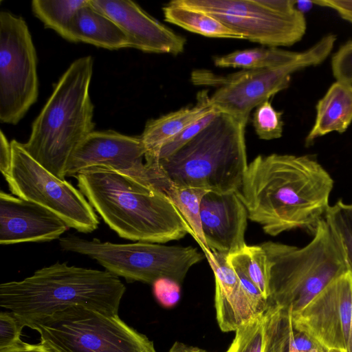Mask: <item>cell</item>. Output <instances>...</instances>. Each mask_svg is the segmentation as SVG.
Here are the masks:
<instances>
[{"label": "cell", "mask_w": 352, "mask_h": 352, "mask_svg": "<svg viewBox=\"0 0 352 352\" xmlns=\"http://www.w3.org/2000/svg\"><path fill=\"white\" fill-rule=\"evenodd\" d=\"M333 180L311 155H258L235 192L248 219L272 236L303 229L314 233L329 206Z\"/></svg>", "instance_id": "cell-1"}, {"label": "cell", "mask_w": 352, "mask_h": 352, "mask_svg": "<svg viewBox=\"0 0 352 352\" xmlns=\"http://www.w3.org/2000/svg\"><path fill=\"white\" fill-rule=\"evenodd\" d=\"M104 223L123 239L165 243L194 233L166 193L129 173L93 166L75 177Z\"/></svg>", "instance_id": "cell-2"}, {"label": "cell", "mask_w": 352, "mask_h": 352, "mask_svg": "<svg viewBox=\"0 0 352 352\" xmlns=\"http://www.w3.org/2000/svg\"><path fill=\"white\" fill-rule=\"evenodd\" d=\"M126 287L107 270L55 263L0 285V306L25 325L74 306L118 314Z\"/></svg>", "instance_id": "cell-3"}, {"label": "cell", "mask_w": 352, "mask_h": 352, "mask_svg": "<svg viewBox=\"0 0 352 352\" xmlns=\"http://www.w3.org/2000/svg\"><path fill=\"white\" fill-rule=\"evenodd\" d=\"M94 60L80 57L69 66L32 125L25 150L50 173L65 179L74 149L95 127L89 94Z\"/></svg>", "instance_id": "cell-4"}, {"label": "cell", "mask_w": 352, "mask_h": 352, "mask_svg": "<svg viewBox=\"0 0 352 352\" xmlns=\"http://www.w3.org/2000/svg\"><path fill=\"white\" fill-rule=\"evenodd\" d=\"M245 126L236 118L219 112L174 153L146 163L177 186L219 194L236 192L248 167Z\"/></svg>", "instance_id": "cell-5"}, {"label": "cell", "mask_w": 352, "mask_h": 352, "mask_svg": "<svg viewBox=\"0 0 352 352\" xmlns=\"http://www.w3.org/2000/svg\"><path fill=\"white\" fill-rule=\"evenodd\" d=\"M268 305L295 314L329 283L349 272L341 243L326 220L318 224L311 241L299 248L267 241Z\"/></svg>", "instance_id": "cell-6"}, {"label": "cell", "mask_w": 352, "mask_h": 352, "mask_svg": "<svg viewBox=\"0 0 352 352\" xmlns=\"http://www.w3.org/2000/svg\"><path fill=\"white\" fill-rule=\"evenodd\" d=\"M58 241L63 250L87 256L118 277L151 285L161 278L180 285L191 267L205 257L192 246L141 241L115 243L96 238L87 240L74 234Z\"/></svg>", "instance_id": "cell-7"}, {"label": "cell", "mask_w": 352, "mask_h": 352, "mask_svg": "<svg viewBox=\"0 0 352 352\" xmlns=\"http://www.w3.org/2000/svg\"><path fill=\"white\" fill-rule=\"evenodd\" d=\"M336 39L335 34H328L311 47L300 52L295 59L279 67L243 69L223 76L196 70L191 74V81L196 85L217 87L210 96L212 107L247 124L254 108L289 87L294 73L324 62Z\"/></svg>", "instance_id": "cell-8"}, {"label": "cell", "mask_w": 352, "mask_h": 352, "mask_svg": "<svg viewBox=\"0 0 352 352\" xmlns=\"http://www.w3.org/2000/svg\"><path fill=\"white\" fill-rule=\"evenodd\" d=\"M50 352H157L153 341L109 314L81 306L60 311L28 326Z\"/></svg>", "instance_id": "cell-9"}, {"label": "cell", "mask_w": 352, "mask_h": 352, "mask_svg": "<svg viewBox=\"0 0 352 352\" xmlns=\"http://www.w3.org/2000/svg\"><path fill=\"white\" fill-rule=\"evenodd\" d=\"M209 14L243 36L267 47H288L307 30L303 12L292 0H175Z\"/></svg>", "instance_id": "cell-10"}, {"label": "cell", "mask_w": 352, "mask_h": 352, "mask_svg": "<svg viewBox=\"0 0 352 352\" xmlns=\"http://www.w3.org/2000/svg\"><path fill=\"white\" fill-rule=\"evenodd\" d=\"M10 143L11 164L3 177L11 192L47 209L79 232L96 230L100 223L98 217L80 190L43 167L22 143L16 140Z\"/></svg>", "instance_id": "cell-11"}, {"label": "cell", "mask_w": 352, "mask_h": 352, "mask_svg": "<svg viewBox=\"0 0 352 352\" xmlns=\"http://www.w3.org/2000/svg\"><path fill=\"white\" fill-rule=\"evenodd\" d=\"M38 96L37 55L25 21L0 12V121L16 124Z\"/></svg>", "instance_id": "cell-12"}, {"label": "cell", "mask_w": 352, "mask_h": 352, "mask_svg": "<svg viewBox=\"0 0 352 352\" xmlns=\"http://www.w3.org/2000/svg\"><path fill=\"white\" fill-rule=\"evenodd\" d=\"M294 328L305 332L327 351L352 349V274L329 283L302 310L291 315Z\"/></svg>", "instance_id": "cell-13"}, {"label": "cell", "mask_w": 352, "mask_h": 352, "mask_svg": "<svg viewBox=\"0 0 352 352\" xmlns=\"http://www.w3.org/2000/svg\"><path fill=\"white\" fill-rule=\"evenodd\" d=\"M146 149L140 136L113 130L93 131L72 153L65 177H75L93 166H104L129 173L154 186L155 175L145 161Z\"/></svg>", "instance_id": "cell-14"}, {"label": "cell", "mask_w": 352, "mask_h": 352, "mask_svg": "<svg viewBox=\"0 0 352 352\" xmlns=\"http://www.w3.org/2000/svg\"><path fill=\"white\" fill-rule=\"evenodd\" d=\"M90 5L111 19L126 34L130 47L148 53L178 55L186 38L129 0H89Z\"/></svg>", "instance_id": "cell-15"}, {"label": "cell", "mask_w": 352, "mask_h": 352, "mask_svg": "<svg viewBox=\"0 0 352 352\" xmlns=\"http://www.w3.org/2000/svg\"><path fill=\"white\" fill-rule=\"evenodd\" d=\"M68 228L47 209L1 190V245L52 241L59 239Z\"/></svg>", "instance_id": "cell-16"}, {"label": "cell", "mask_w": 352, "mask_h": 352, "mask_svg": "<svg viewBox=\"0 0 352 352\" xmlns=\"http://www.w3.org/2000/svg\"><path fill=\"white\" fill-rule=\"evenodd\" d=\"M200 215L204 238L210 250L229 255L247 245L245 233L248 214L235 192H208L201 202Z\"/></svg>", "instance_id": "cell-17"}, {"label": "cell", "mask_w": 352, "mask_h": 352, "mask_svg": "<svg viewBox=\"0 0 352 352\" xmlns=\"http://www.w3.org/2000/svg\"><path fill=\"white\" fill-rule=\"evenodd\" d=\"M214 275L216 318L223 332L236 331L259 314L246 294L228 255L212 250L204 253Z\"/></svg>", "instance_id": "cell-18"}, {"label": "cell", "mask_w": 352, "mask_h": 352, "mask_svg": "<svg viewBox=\"0 0 352 352\" xmlns=\"http://www.w3.org/2000/svg\"><path fill=\"white\" fill-rule=\"evenodd\" d=\"M210 96L208 90H202L197 94L194 105H188L148 120L140 135L146 149L145 159L155 156L166 142L191 124L215 110L210 104Z\"/></svg>", "instance_id": "cell-19"}, {"label": "cell", "mask_w": 352, "mask_h": 352, "mask_svg": "<svg viewBox=\"0 0 352 352\" xmlns=\"http://www.w3.org/2000/svg\"><path fill=\"white\" fill-rule=\"evenodd\" d=\"M316 109L314 124L305 138L307 146L318 138L347 130L352 122V85L336 80L318 100Z\"/></svg>", "instance_id": "cell-20"}, {"label": "cell", "mask_w": 352, "mask_h": 352, "mask_svg": "<svg viewBox=\"0 0 352 352\" xmlns=\"http://www.w3.org/2000/svg\"><path fill=\"white\" fill-rule=\"evenodd\" d=\"M68 41L110 50L130 47L124 32L107 16L89 3L80 8L70 25Z\"/></svg>", "instance_id": "cell-21"}, {"label": "cell", "mask_w": 352, "mask_h": 352, "mask_svg": "<svg viewBox=\"0 0 352 352\" xmlns=\"http://www.w3.org/2000/svg\"><path fill=\"white\" fill-rule=\"evenodd\" d=\"M166 21L204 36L243 39L213 16L172 1L162 8Z\"/></svg>", "instance_id": "cell-22"}, {"label": "cell", "mask_w": 352, "mask_h": 352, "mask_svg": "<svg viewBox=\"0 0 352 352\" xmlns=\"http://www.w3.org/2000/svg\"><path fill=\"white\" fill-rule=\"evenodd\" d=\"M299 54L278 47H256L234 51L232 53L216 56L214 64L219 67H240L244 69H261L285 65Z\"/></svg>", "instance_id": "cell-23"}, {"label": "cell", "mask_w": 352, "mask_h": 352, "mask_svg": "<svg viewBox=\"0 0 352 352\" xmlns=\"http://www.w3.org/2000/svg\"><path fill=\"white\" fill-rule=\"evenodd\" d=\"M160 189L179 210L194 233V239L203 252L210 250L206 242L201 221V202L208 192L204 189L177 186L163 177Z\"/></svg>", "instance_id": "cell-24"}, {"label": "cell", "mask_w": 352, "mask_h": 352, "mask_svg": "<svg viewBox=\"0 0 352 352\" xmlns=\"http://www.w3.org/2000/svg\"><path fill=\"white\" fill-rule=\"evenodd\" d=\"M89 0H33L32 10L44 25L68 41L72 20Z\"/></svg>", "instance_id": "cell-25"}, {"label": "cell", "mask_w": 352, "mask_h": 352, "mask_svg": "<svg viewBox=\"0 0 352 352\" xmlns=\"http://www.w3.org/2000/svg\"><path fill=\"white\" fill-rule=\"evenodd\" d=\"M227 258L232 265L239 267L248 276L268 300L269 268L267 254L262 246L247 245Z\"/></svg>", "instance_id": "cell-26"}, {"label": "cell", "mask_w": 352, "mask_h": 352, "mask_svg": "<svg viewBox=\"0 0 352 352\" xmlns=\"http://www.w3.org/2000/svg\"><path fill=\"white\" fill-rule=\"evenodd\" d=\"M324 218L339 239L352 274V204L339 200L328 208Z\"/></svg>", "instance_id": "cell-27"}, {"label": "cell", "mask_w": 352, "mask_h": 352, "mask_svg": "<svg viewBox=\"0 0 352 352\" xmlns=\"http://www.w3.org/2000/svg\"><path fill=\"white\" fill-rule=\"evenodd\" d=\"M267 335L264 352H289L291 315L270 305L266 310Z\"/></svg>", "instance_id": "cell-28"}, {"label": "cell", "mask_w": 352, "mask_h": 352, "mask_svg": "<svg viewBox=\"0 0 352 352\" xmlns=\"http://www.w3.org/2000/svg\"><path fill=\"white\" fill-rule=\"evenodd\" d=\"M266 310L235 331L234 338L226 352H264L267 335Z\"/></svg>", "instance_id": "cell-29"}, {"label": "cell", "mask_w": 352, "mask_h": 352, "mask_svg": "<svg viewBox=\"0 0 352 352\" xmlns=\"http://www.w3.org/2000/svg\"><path fill=\"white\" fill-rule=\"evenodd\" d=\"M283 112L276 110L269 100L258 105L252 116V125L257 136L265 140L280 138L284 122Z\"/></svg>", "instance_id": "cell-30"}, {"label": "cell", "mask_w": 352, "mask_h": 352, "mask_svg": "<svg viewBox=\"0 0 352 352\" xmlns=\"http://www.w3.org/2000/svg\"><path fill=\"white\" fill-rule=\"evenodd\" d=\"M219 112L215 109L189 125L176 136L166 142L155 156L145 159L146 162L166 157L174 153L204 129L215 118Z\"/></svg>", "instance_id": "cell-31"}, {"label": "cell", "mask_w": 352, "mask_h": 352, "mask_svg": "<svg viewBox=\"0 0 352 352\" xmlns=\"http://www.w3.org/2000/svg\"><path fill=\"white\" fill-rule=\"evenodd\" d=\"M24 327L11 311L0 313V352L10 349L23 342L21 336Z\"/></svg>", "instance_id": "cell-32"}, {"label": "cell", "mask_w": 352, "mask_h": 352, "mask_svg": "<svg viewBox=\"0 0 352 352\" xmlns=\"http://www.w3.org/2000/svg\"><path fill=\"white\" fill-rule=\"evenodd\" d=\"M331 65L336 80L352 85V39L341 45L333 54Z\"/></svg>", "instance_id": "cell-33"}, {"label": "cell", "mask_w": 352, "mask_h": 352, "mask_svg": "<svg viewBox=\"0 0 352 352\" xmlns=\"http://www.w3.org/2000/svg\"><path fill=\"white\" fill-rule=\"evenodd\" d=\"M153 287L156 299L165 307L173 306L179 299V284L172 280L159 279L153 284Z\"/></svg>", "instance_id": "cell-34"}, {"label": "cell", "mask_w": 352, "mask_h": 352, "mask_svg": "<svg viewBox=\"0 0 352 352\" xmlns=\"http://www.w3.org/2000/svg\"><path fill=\"white\" fill-rule=\"evenodd\" d=\"M289 344L298 352H328L325 348L310 336L294 328L292 325L290 331Z\"/></svg>", "instance_id": "cell-35"}, {"label": "cell", "mask_w": 352, "mask_h": 352, "mask_svg": "<svg viewBox=\"0 0 352 352\" xmlns=\"http://www.w3.org/2000/svg\"><path fill=\"white\" fill-rule=\"evenodd\" d=\"M311 2L336 11L341 18L352 23V0H317Z\"/></svg>", "instance_id": "cell-36"}, {"label": "cell", "mask_w": 352, "mask_h": 352, "mask_svg": "<svg viewBox=\"0 0 352 352\" xmlns=\"http://www.w3.org/2000/svg\"><path fill=\"white\" fill-rule=\"evenodd\" d=\"M12 161L11 143L2 130L0 131V170L5 175L9 170Z\"/></svg>", "instance_id": "cell-37"}, {"label": "cell", "mask_w": 352, "mask_h": 352, "mask_svg": "<svg viewBox=\"0 0 352 352\" xmlns=\"http://www.w3.org/2000/svg\"><path fill=\"white\" fill-rule=\"evenodd\" d=\"M2 352H50L41 342L30 344L23 342L20 344Z\"/></svg>", "instance_id": "cell-38"}, {"label": "cell", "mask_w": 352, "mask_h": 352, "mask_svg": "<svg viewBox=\"0 0 352 352\" xmlns=\"http://www.w3.org/2000/svg\"><path fill=\"white\" fill-rule=\"evenodd\" d=\"M168 352H208L197 346H190L181 342H175Z\"/></svg>", "instance_id": "cell-39"}, {"label": "cell", "mask_w": 352, "mask_h": 352, "mask_svg": "<svg viewBox=\"0 0 352 352\" xmlns=\"http://www.w3.org/2000/svg\"><path fill=\"white\" fill-rule=\"evenodd\" d=\"M328 352H340V351H328Z\"/></svg>", "instance_id": "cell-40"}, {"label": "cell", "mask_w": 352, "mask_h": 352, "mask_svg": "<svg viewBox=\"0 0 352 352\" xmlns=\"http://www.w3.org/2000/svg\"><path fill=\"white\" fill-rule=\"evenodd\" d=\"M351 352H352V349H351Z\"/></svg>", "instance_id": "cell-41"}, {"label": "cell", "mask_w": 352, "mask_h": 352, "mask_svg": "<svg viewBox=\"0 0 352 352\" xmlns=\"http://www.w3.org/2000/svg\"></svg>", "instance_id": "cell-42"}]
</instances>
